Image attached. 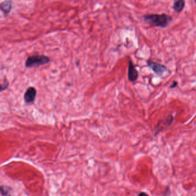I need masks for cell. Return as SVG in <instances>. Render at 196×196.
Here are the masks:
<instances>
[{
	"label": "cell",
	"instance_id": "obj_1",
	"mask_svg": "<svg viewBox=\"0 0 196 196\" xmlns=\"http://www.w3.org/2000/svg\"><path fill=\"white\" fill-rule=\"evenodd\" d=\"M143 19L146 23L151 26L162 28L167 27L172 20L171 16L165 13L146 14L143 16Z\"/></svg>",
	"mask_w": 196,
	"mask_h": 196
},
{
	"label": "cell",
	"instance_id": "obj_2",
	"mask_svg": "<svg viewBox=\"0 0 196 196\" xmlns=\"http://www.w3.org/2000/svg\"><path fill=\"white\" fill-rule=\"evenodd\" d=\"M50 62V59L45 55H33L29 56L25 61L27 67L39 66L47 64Z\"/></svg>",
	"mask_w": 196,
	"mask_h": 196
},
{
	"label": "cell",
	"instance_id": "obj_3",
	"mask_svg": "<svg viewBox=\"0 0 196 196\" xmlns=\"http://www.w3.org/2000/svg\"><path fill=\"white\" fill-rule=\"evenodd\" d=\"M147 63L148 67L151 69L157 76L159 77H162L166 72H168L169 71V70L165 66L163 65L162 64H160L157 62H152L150 60H148Z\"/></svg>",
	"mask_w": 196,
	"mask_h": 196
},
{
	"label": "cell",
	"instance_id": "obj_4",
	"mask_svg": "<svg viewBox=\"0 0 196 196\" xmlns=\"http://www.w3.org/2000/svg\"><path fill=\"white\" fill-rule=\"evenodd\" d=\"M173 120H174L173 116L172 115H170L167 119L160 121L155 128V135L158 134L160 131L164 130L165 128L170 126L171 124H172Z\"/></svg>",
	"mask_w": 196,
	"mask_h": 196
},
{
	"label": "cell",
	"instance_id": "obj_5",
	"mask_svg": "<svg viewBox=\"0 0 196 196\" xmlns=\"http://www.w3.org/2000/svg\"><path fill=\"white\" fill-rule=\"evenodd\" d=\"M139 72L138 70L135 68L132 61L130 60L129 61L128 66V78L130 81L132 82H134L138 78Z\"/></svg>",
	"mask_w": 196,
	"mask_h": 196
},
{
	"label": "cell",
	"instance_id": "obj_6",
	"mask_svg": "<svg viewBox=\"0 0 196 196\" xmlns=\"http://www.w3.org/2000/svg\"><path fill=\"white\" fill-rule=\"evenodd\" d=\"M36 90L34 87H28L24 94V98L27 103H33L35 100L36 96Z\"/></svg>",
	"mask_w": 196,
	"mask_h": 196
},
{
	"label": "cell",
	"instance_id": "obj_7",
	"mask_svg": "<svg viewBox=\"0 0 196 196\" xmlns=\"http://www.w3.org/2000/svg\"><path fill=\"white\" fill-rule=\"evenodd\" d=\"M173 5L172 8L175 12L178 13H180L183 12L185 6V0H173Z\"/></svg>",
	"mask_w": 196,
	"mask_h": 196
},
{
	"label": "cell",
	"instance_id": "obj_8",
	"mask_svg": "<svg viewBox=\"0 0 196 196\" xmlns=\"http://www.w3.org/2000/svg\"><path fill=\"white\" fill-rule=\"evenodd\" d=\"M12 1L10 0H5L1 3V9L5 15L10 13V10L12 9Z\"/></svg>",
	"mask_w": 196,
	"mask_h": 196
},
{
	"label": "cell",
	"instance_id": "obj_9",
	"mask_svg": "<svg viewBox=\"0 0 196 196\" xmlns=\"http://www.w3.org/2000/svg\"><path fill=\"white\" fill-rule=\"evenodd\" d=\"M9 83L8 81H7V79H4L3 83L1 84V91L2 92V91H3L4 90L7 89L8 86H9Z\"/></svg>",
	"mask_w": 196,
	"mask_h": 196
},
{
	"label": "cell",
	"instance_id": "obj_10",
	"mask_svg": "<svg viewBox=\"0 0 196 196\" xmlns=\"http://www.w3.org/2000/svg\"><path fill=\"white\" fill-rule=\"evenodd\" d=\"M7 186H1V192L2 195H8L9 190H7Z\"/></svg>",
	"mask_w": 196,
	"mask_h": 196
},
{
	"label": "cell",
	"instance_id": "obj_11",
	"mask_svg": "<svg viewBox=\"0 0 196 196\" xmlns=\"http://www.w3.org/2000/svg\"><path fill=\"white\" fill-rule=\"evenodd\" d=\"M177 85H178V83H177V82L174 81V82H173V84L170 87V88H174V87H176V86H177Z\"/></svg>",
	"mask_w": 196,
	"mask_h": 196
},
{
	"label": "cell",
	"instance_id": "obj_12",
	"mask_svg": "<svg viewBox=\"0 0 196 196\" xmlns=\"http://www.w3.org/2000/svg\"><path fill=\"white\" fill-rule=\"evenodd\" d=\"M139 196H148V194L146 193H144V192H142V193H139Z\"/></svg>",
	"mask_w": 196,
	"mask_h": 196
},
{
	"label": "cell",
	"instance_id": "obj_13",
	"mask_svg": "<svg viewBox=\"0 0 196 196\" xmlns=\"http://www.w3.org/2000/svg\"><path fill=\"white\" fill-rule=\"evenodd\" d=\"M194 2L196 3V0H194Z\"/></svg>",
	"mask_w": 196,
	"mask_h": 196
}]
</instances>
